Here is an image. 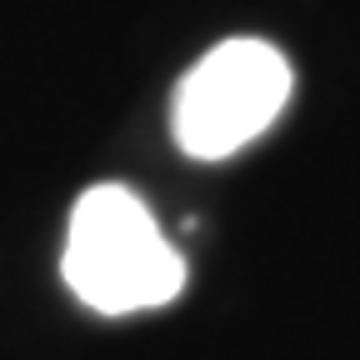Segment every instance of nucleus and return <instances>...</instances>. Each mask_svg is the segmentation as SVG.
Wrapping results in <instances>:
<instances>
[{
    "instance_id": "f03ea898",
    "label": "nucleus",
    "mask_w": 360,
    "mask_h": 360,
    "mask_svg": "<svg viewBox=\"0 0 360 360\" xmlns=\"http://www.w3.org/2000/svg\"><path fill=\"white\" fill-rule=\"evenodd\" d=\"M290 101V65L265 40H225L180 80L170 125L186 155L220 160L276 125Z\"/></svg>"
},
{
    "instance_id": "f257e3e1",
    "label": "nucleus",
    "mask_w": 360,
    "mask_h": 360,
    "mask_svg": "<svg viewBox=\"0 0 360 360\" xmlns=\"http://www.w3.org/2000/svg\"><path fill=\"white\" fill-rule=\"evenodd\" d=\"M65 285L101 315L155 310L180 295L186 260L125 186H90L65 231Z\"/></svg>"
}]
</instances>
